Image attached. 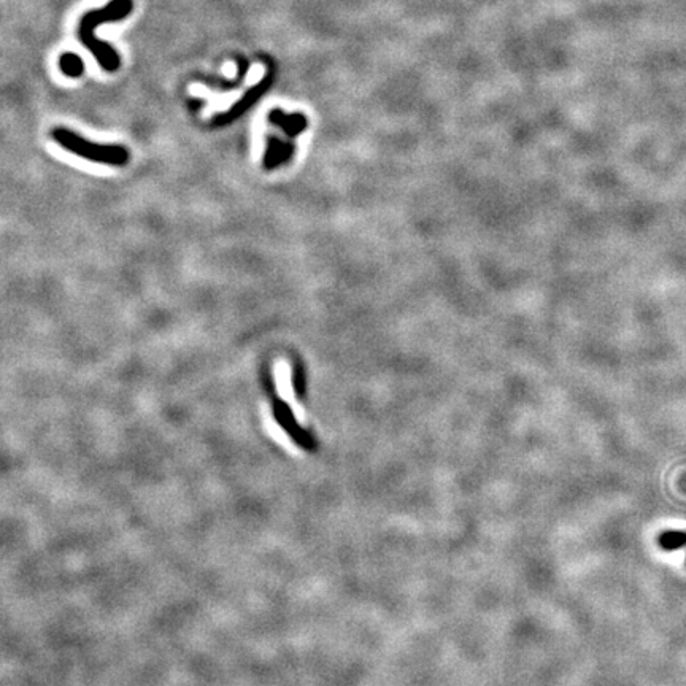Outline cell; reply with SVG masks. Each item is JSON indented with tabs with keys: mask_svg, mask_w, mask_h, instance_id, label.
<instances>
[{
	"mask_svg": "<svg viewBox=\"0 0 686 686\" xmlns=\"http://www.w3.org/2000/svg\"><path fill=\"white\" fill-rule=\"evenodd\" d=\"M134 2L132 0H110V2L102 6V8L89 10L81 18L79 25V37L81 43L89 50V53L95 57L99 66L105 72H116L120 69V54L116 50L110 47L108 43L97 40L94 30L97 25L105 23H118L126 19L132 13Z\"/></svg>",
	"mask_w": 686,
	"mask_h": 686,
	"instance_id": "cell-1",
	"label": "cell"
},
{
	"mask_svg": "<svg viewBox=\"0 0 686 686\" xmlns=\"http://www.w3.org/2000/svg\"><path fill=\"white\" fill-rule=\"evenodd\" d=\"M51 137L64 150L70 151L75 156L93 161L97 164H108L122 167L129 163V150L121 145H99L89 141L81 135L69 131L66 127H56L51 132Z\"/></svg>",
	"mask_w": 686,
	"mask_h": 686,
	"instance_id": "cell-2",
	"label": "cell"
},
{
	"mask_svg": "<svg viewBox=\"0 0 686 686\" xmlns=\"http://www.w3.org/2000/svg\"><path fill=\"white\" fill-rule=\"evenodd\" d=\"M274 79H275V67H274V62H269V67H267V72H265L264 75V79L257 83V85L255 86H251L247 93L243 94L242 99H238L234 105H232L228 112H224V113H219L216 115L215 118H213L211 121V124L213 126H218V127H221V126H226V124H231V122H234L236 120L240 118L242 115H245L248 112V110L255 105V103L261 99V97L267 93V91L270 89L272 86V83H274Z\"/></svg>",
	"mask_w": 686,
	"mask_h": 686,
	"instance_id": "cell-3",
	"label": "cell"
},
{
	"mask_svg": "<svg viewBox=\"0 0 686 686\" xmlns=\"http://www.w3.org/2000/svg\"><path fill=\"white\" fill-rule=\"evenodd\" d=\"M272 413H274V418L278 423V426H281V429L286 432L302 450L306 451L316 450V442L312 437V434L303 429L302 426L297 423L293 410L289 409V405L284 402V400L275 399L274 405H272Z\"/></svg>",
	"mask_w": 686,
	"mask_h": 686,
	"instance_id": "cell-4",
	"label": "cell"
},
{
	"mask_svg": "<svg viewBox=\"0 0 686 686\" xmlns=\"http://www.w3.org/2000/svg\"><path fill=\"white\" fill-rule=\"evenodd\" d=\"M269 121L272 122V124L281 127V131L286 134L289 139L297 137V135H299L301 132L306 131L307 124H308L307 118L302 113L289 115V113H284L283 110H278V108L272 110V112L269 113Z\"/></svg>",
	"mask_w": 686,
	"mask_h": 686,
	"instance_id": "cell-5",
	"label": "cell"
},
{
	"mask_svg": "<svg viewBox=\"0 0 686 686\" xmlns=\"http://www.w3.org/2000/svg\"><path fill=\"white\" fill-rule=\"evenodd\" d=\"M293 151H294V146L283 145L277 137H270L269 148L267 151H265V158H264V167L270 170L278 164L286 163V161L293 156Z\"/></svg>",
	"mask_w": 686,
	"mask_h": 686,
	"instance_id": "cell-6",
	"label": "cell"
},
{
	"mask_svg": "<svg viewBox=\"0 0 686 686\" xmlns=\"http://www.w3.org/2000/svg\"><path fill=\"white\" fill-rule=\"evenodd\" d=\"M59 69L69 79H79L85 72V62L75 53H64L59 57Z\"/></svg>",
	"mask_w": 686,
	"mask_h": 686,
	"instance_id": "cell-7",
	"label": "cell"
},
{
	"mask_svg": "<svg viewBox=\"0 0 686 686\" xmlns=\"http://www.w3.org/2000/svg\"><path fill=\"white\" fill-rule=\"evenodd\" d=\"M658 542L661 548L674 552V550H680L686 545V533L685 530H665L659 535Z\"/></svg>",
	"mask_w": 686,
	"mask_h": 686,
	"instance_id": "cell-8",
	"label": "cell"
},
{
	"mask_svg": "<svg viewBox=\"0 0 686 686\" xmlns=\"http://www.w3.org/2000/svg\"><path fill=\"white\" fill-rule=\"evenodd\" d=\"M293 385H294V391H296V396L299 397L301 400L306 399V393H307V383H306V372H303V368L297 364L296 368H294V375H293Z\"/></svg>",
	"mask_w": 686,
	"mask_h": 686,
	"instance_id": "cell-9",
	"label": "cell"
}]
</instances>
